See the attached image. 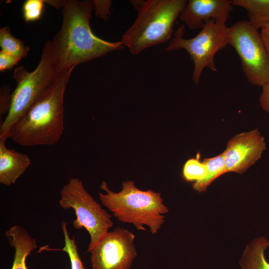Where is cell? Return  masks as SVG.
<instances>
[{
    "mask_svg": "<svg viewBox=\"0 0 269 269\" xmlns=\"http://www.w3.org/2000/svg\"><path fill=\"white\" fill-rule=\"evenodd\" d=\"M93 7L90 0H63L62 25L51 40L59 72L124 48L121 41H107L93 33Z\"/></svg>",
    "mask_w": 269,
    "mask_h": 269,
    "instance_id": "obj_1",
    "label": "cell"
},
{
    "mask_svg": "<svg viewBox=\"0 0 269 269\" xmlns=\"http://www.w3.org/2000/svg\"><path fill=\"white\" fill-rule=\"evenodd\" d=\"M74 67L63 71L51 88L0 137L23 146L52 145L64 130V96Z\"/></svg>",
    "mask_w": 269,
    "mask_h": 269,
    "instance_id": "obj_2",
    "label": "cell"
},
{
    "mask_svg": "<svg viewBox=\"0 0 269 269\" xmlns=\"http://www.w3.org/2000/svg\"><path fill=\"white\" fill-rule=\"evenodd\" d=\"M100 188L105 192H99L102 204L120 222L132 224L140 231H146L145 226L148 227L152 235L162 227L169 210L160 193L151 189L141 190L131 180L123 182L119 192L111 190L105 181Z\"/></svg>",
    "mask_w": 269,
    "mask_h": 269,
    "instance_id": "obj_3",
    "label": "cell"
},
{
    "mask_svg": "<svg viewBox=\"0 0 269 269\" xmlns=\"http://www.w3.org/2000/svg\"><path fill=\"white\" fill-rule=\"evenodd\" d=\"M185 0H147L138 9L137 17L121 41L133 55L164 43L171 37L174 23L185 6Z\"/></svg>",
    "mask_w": 269,
    "mask_h": 269,
    "instance_id": "obj_4",
    "label": "cell"
},
{
    "mask_svg": "<svg viewBox=\"0 0 269 269\" xmlns=\"http://www.w3.org/2000/svg\"><path fill=\"white\" fill-rule=\"evenodd\" d=\"M61 73L56 67L51 40L45 42L39 64L33 71L28 72L24 66L15 69L16 87L11 94L9 111L1 123L0 136L4 135L51 88Z\"/></svg>",
    "mask_w": 269,
    "mask_h": 269,
    "instance_id": "obj_5",
    "label": "cell"
},
{
    "mask_svg": "<svg viewBox=\"0 0 269 269\" xmlns=\"http://www.w3.org/2000/svg\"><path fill=\"white\" fill-rule=\"evenodd\" d=\"M226 22L210 19L205 22L199 33L194 37L186 39L184 24L176 30L174 37L166 51L184 49L189 54L194 64L192 80L197 85L204 69L208 67L213 71L217 68L214 61L216 54L229 44L230 27Z\"/></svg>",
    "mask_w": 269,
    "mask_h": 269,
    "instance_id": "obj_6",
    "label": "cell"
},
{
    "mask_svg": "<svg viewBox=\"0 0 269 269\" xmlns=\"http://www.w3.org/2000/svg\"><path fill=\"white\" fill-rule=\"evenodd\" d=\"M60 194V207L72 208L75 212L73 227L84 228L88 231L90 240L87 251L89 250L113 226L112 216L88 192L78 178L70 179L63 186Z\"/></svg>",
    "mask_w": 269,
    "mask_h": 269,
    "instance_id": "obj_7",
    "label": "cell"
},
{
    "mask_svg": "<svg viewBox=\"0 0 269 269\" xmlns=\"http://www.w3.org/2000/svg\"><path fill=\"white\" fill-rule=\"evenodd\" d=\"M229 44L239 56L250 84L262 87L269 82V55L258 29L249 21L236 22L230 27Z\"/></svg>",
    "mask_w": 269,
    "mask_h": 269,
    "instance_id": "obj_8",
    "label": "cell"
},
{
    "mask_svg": "<svg viewBox=\"0 0 269 269\" xmlns=\"http://www.w3.org/2000/svg\"><path fill=\"white\" fill-rule=\"evenodd\" d=\"M135 235L118 227L108 231L87 252L92 269H130L137 256Z\"/></svg>",
    "mask_w": 269,
    "mask_h": 269,
    "instance_id": "obj_9",
    "label": "cell"
},
{
    "mask_svg": "<svg viewBox=\"0 0 269 269\" xmlns=\"http://www.w3.org/2000/svg\"><path fill=\"white\" fill-rule=\"evenodd\" d=\"M266 149L265 138L258 129L237 134L229 140L223 152L227 172L244 173Z\"/></svg>",
    "mask_w": 269,
    "mask_h": 269,
    "instance_id": "obj_10",
    "label": "cell"
},
{
    "mask_svg": "<svg viewBox=\"0 0 269 269\" xmlns=\"http://www.w3.org/2000/svg\"><path fill=\"white\" fill-rule=\"evenodd\" d=\"M233 9L232 0H189L181 12L179 19L189 28H202L210 19L226 22Z\"/></svg>",
    "mask_w": 269,
    "mask_h": 269,
    "instance_id": "obj_11",
    "label": "cell"
},
{
    "mask_svg": "<svg viewBox=\"0 0 269 269\" xmlns=\"http://www.w3.org/2000/svg\"><path fill=\"white\" fill-rule=\"evenodd\" d=\"M6 138L0 137V183L5 186L15 184L30 165L28 156L5 145Z\"/></svg>",
    "mask_w": 269,
    "mask_h": 269,
    "instance_id": "obj_12",
    "label": "cell"
},
{
    "mask_svg": "<svg viewBox=\"0 0 269 269\" xmlns=\"http://www.w3.org/2000/svg\"><path fill=\"white\" fill-rule=\"evenodd\" d=\"M9 245L14 249V260L11 269H27V257L37 248L36 242L22 226L14 225L5 233Z\"/></svg>",
    "mask_w": 269,
    "mask_h": 269,
    "instance_id": "obj_13",
    "label": "cell"
},
{
    "mask_svg": "<svg viewBox=\"0 0 269 269\" xmlns=\"http://www.w3.org/2000/svg\"><path fill=\"white\" fill-rule=\"evenodd\" d=\"M269 247V240L265 237L253 239L246 246L239 261L241 269H269L265 254Z\"/></svg>",
    "mask_w": 269,
    "mask_h": 269,
    "instance_id": "obj_14",
    "label": "cell"
},
{
    "mask_svg": "<svg viewBox=\"0 0 269 269\" xmlns=\"http://www.w3.org/2000/svg\"><path fill=\"white\" fill-rule=\"evenodd\" d=\"M233 6L244 8L249 22L256 29H261L269 22V0H233Z\"/></svg>",
    "mask_w": 269,
    "mask_h": 269,
    "instance_id": "obj_15",
    "label": "cell"
},
{
    "mask_svg": "<svg viewBox=\"0 0 269 269\" xmlns=\"http://www.w3.org/2000/svg\"><path fill=\"white\" fill-rule=\"evenodd\" d=\"M204 161L207 166L206 175L203 180L193 184V189L199 192L205 191L214 180L227 172L223 153L213 157L205 158Z\"/></svg>",
    "mask_w": 269,
    "mask_h": 269,
    "instance_id": "obj_16",
    "label": "cell"
},
{
    "mask_svg": "<svg viewBox=\"0 0 269 269\" xmlns=\"http://www.w3.org/2000/svg\"><path fill=\"white\" fill-rule=\"evenodd\" d=\"M0 46L1 50L20 59L27 56L30 49L22 40L12 35L9 26H4L0 29Z\"/></svg>",
    "mask_w": 269,
    "mask_h": 269,
    "instance_id": "obj_17",
    "label": "cell"
},
{
    "mask_svg": "<svg viewBox=\"0 0 269 269\" xmlns=\"http://www.w3.org/2000/svg\"><path fill=\"white\" fill-rule=\"evenodd\" d=\"M67 223H61V229L64 238L65 245L62 249H59L67 253L71 264V269H86L78 253L75 237L70 238L67 228Z\"/></svg>",
    "mask_w": 269,
    "mask_h": 269,
    "instance_id": "obj_18",
    "label": "cell"
},
{
    "mask_svg": "<svg viewBox=\"0 0 269 269\" xmlns=\"http://www.w3.org/2000/svg\"><path fill=\"white\" fill-rule=\"evenodd\" d=\"M207 171L205 162L204 160L200 161L198 154L196 158H190L186 161L183 167L182 174L185 180L197 182L205 177Z\"/></svg>",
    "mask_w": 269,
    "mask_h": 269,
    "instance_id": "obj_19",
    "label": "cell"
},
{
    "mask_svg": "<svg viewBox=\"0 0 269 269\" xmlns=\"http://www.w3.org/2000/svg\"><path fill=\"white\" fill-rule=\"evenodd\" d=\"M44 2L43 0H26L24 1L22 13L26 22L34 21L40 18Z\"/></svg>",
    "mask_w": 269,
    "mask_h": 269,
    "instance_id": "obj_20",
    "label": "cell"
},
{
    "mask_svg": "<svg viewBox=\"0 0 269 269\" xmlns=\"http://www.w3.org/2000/svg\"><path fill=\"white\" fill-rule=\"evenodd\" d=\"M21 59L17 57L6 53L2 50L0 51V72L11 69Z\"/></svg>",
    "mask_w": 269,
    "mask_h": 269,
    "instance_id": "obj_21",
    "label": "cell"
},
{
    "mask_svg": "<svg viewBox=\"0 0 269 269\" xmlns=\"http://www.w3.org/2000/svg\"><path fill=\"white\" fill-rule=\"evenodd\" d=\"M11 94H9V88L8 86H3L0 89V116L7 115L11 104Z\"/></svg>",
    "mask_w": 269,
    "mask_h": 269,
    "instance_id": "obj_22",
    "label": "cell"
},
{
    "mask_svg": "<svg viewBox=\"0 0 269 269\" xmlns=\"http://www.w3.org/2000/svg\"><path fill=\"white\" fill-rule=\"evenodd\" d=\"M93 5L96 14L101 18L107 19L108 16L111 14V0H94Z\"/></svg>",
    "mask_w": 269,
    "mask_h": 269,
    "instance_id": "obj_23",
    "label": "cell"
},
{
    "mask_svg": "<svg viewBox=\"0 0 269 269\" xmlns=\"http://www.w3.org/2000/svg\"><path fill=\"white\" fill-rule=\"evenodd\" d=\"M262 91L260 97V103L262 109L269 113V82L262 87Z\"/></svg>",
    "mask_w": 269,
    "mask_h": 269,
    "instance_id": "obj_24",
    "label": "cell"
},
{
    "mask_svg": "<svg viewBox=\"0 0 269 269\" xmlns=\"http://www.w3.org/2000/svg\"><path fill=\"white\" fill-rule=\"evenodd\" d=\"M261 37L269 55V22L261 28Z\"/></svg>",
    "mask_w": 269,
    "mask_h": 269,
    "instance_id": "obj_25",
    "label": "cell"
}]
</instances>
